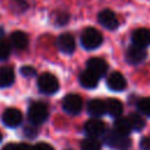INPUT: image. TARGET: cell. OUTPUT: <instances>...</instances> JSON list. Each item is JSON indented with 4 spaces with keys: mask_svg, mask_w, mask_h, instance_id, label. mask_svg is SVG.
I'll return each instance as SVG.
<instances>
[{
    "mask_svg": "<svg viewBox=\"0 0 150 150\" xmlns=\"http://www.w3.org/2000/svg\"><path fill=\"white\" fill-rule=\"evenodd\" d=\"M87 110L88 112L94 116V117H100L102 115H104L107 112V107H105V102L100 100V98H94L90 100L87 104Z\"/></svg>",
    "mask_w": 150,
    "mask_h": 150,
    "instance_id": "obj_14",
    "label": "cell"
},
{
    "mask_svg": "<svg viewBox=\"0 0 150 150\" xmlns=\"http://www.w3.org/2000/svg\"><path fill=\"white\" fill-rule=\"evenodd\" d=\"M139 146L142 150H150V135L142 137V139L139 142Z\"/></svg>",
    "mask_w": 150,
    "mask_h": 150,
    "instance_id": "obj_27",
    "label": "cell"
},
{
    "mask_svg": "<svg viewBox=\"0 0 150 150\" xmlns=\"http://www.w3.org/2000/svg\"><path fill=\"white\" fill-rule=\"evenodd\" d=\"M11 52H12V43L1 38L0 39V60H6L9 55H11Z\"/></svg>",
    "mask_w": 150,
    "mask_h": 150,
    "instance_id": "obj_22",
    "label": "cell"
},
{
    "mask_svg": "<svg viewBox=\"0 0 150 150\" xmlns=\"http://www.w3.org/2000/svg\"><path fill=\"white\" fill-rule=\"evenodd\" d=\"M69 20V15L67 13H60L56 15V23L62 26V25H66Z\"/></svg>",
    "mask_w": 150,
    "mask_h": 150,
    "instance_id": "obj_26",
    "label": "cell"
},
{
    "mask_svg": "<svg viewBox=\"0 0 150 150\" xmlns=\"http://www.w3.org/2000/svg\"><path fill=\"white\" fill-rule=\"evenodd\" d=\"M2 34H4V30H2V28H0V39H1V36H2Z\"/></svg>",
    "mask_w": 150,
    "mask_h": 150,
    "instance_id": "obj_29",
    "label": "cell"
},
{
    "mask_svg": "<svg viewBox=\"0 0 150 150\" xmlns=\"http://www.w3.org/2000/svg\"><path fill=\"white\" fill-rule=\"evenodd\" d=\"M27 117L29 122L34 125L42 124L48 118V109L47 107L41 102H34L29 105Z\"/></svg>",
    "mask_w": 150,
    "mask_h": 150,
    "instance_id": "obj_3",
    "label": "cell"
},
{
    "mask_svg": "<svg viewBox=\"0 0 150 150\" xmlns=\"http://www.w3.org/2000/svg\"><path fill=\"white\" fill-rule=\"evenodd\" d=\"M145 57H146V50H145V48L138 47L136 45H131L128 48L127 53H125V59L131 64H138L142 61H144Z\"/></svg>",
    "mask_w": 150,
    "mask_h": 150,
    "instance_id": "obj_9",
    "label": "cell"
},
{
    "mask_svg": "<svg viewBox=\"0 0 150 150\" xmlns=\"http://www.w3.org/2000/svg\"><path fill=\"white\" fill-rule=\"evenodd\" d=\"M132 45H136L142 48L150 46V29L148 28H137L131 34Z\"/></svg>",
    "mask_w": 150,
    "mask_h": 150,
    "instance_id": "obj_10",
    "label": "cell"
},
{
    "mask_svg": "<svg viewBox=\"0 0 150 150\" xmlns=\"http://www.w3.org/2000/svg\"><path fill=\"white\" fill-rule=\"evenodd\" d=\"M114 130L117 131V132L121 134V135L128 136V135L130 134V131L132 130L128 117H121V116L117 117V118L115 120V123H114Z\"/></svg>",
    "mask_w": 150,
    "mask_h": 150,
    "instance_id": "obj_19",
    "label": "cell"
},
{
    "mask_svg": "<svg viewBox=\"0 0 150 150\" xmlns=\"http://www.w3.org/2000/svg\"><path fill=\"white\" fill-rule=\"evenodd\" d=\"M57 47L59 49L64 53V54H71L75 50L76 43H75V39L73 38L71 34L69 33H63L57 38Z\"/></svg>",
    "mask_w": 150,
    "mask_h": 150,
    "instance_id": "obj_11",
    "label": "cell"
},
{
    "mask_svg": "<svg viewBox=\"0 0 150 150\" xmlns=\"http://www.w3.org/2000/svg\"><path fill=\"white\" fill-rule=\"evenodd\" d=\"M2 122L6 127L16 128L22 122V114L16 108H8L2 114Z\"/></svg>",
    "mask_w": 150,
    "mask_h": 150,
    "instance_id": "obj_6",
    "label": "cell"
},
{
    "mask_svg": "<svg viewBox=\"0 0 150 150\" xmlns=\"http://www.w3.org/2000/svg\"><path fill=\"white\" fill-rule=\"evenodd\" d=\"M33 150H54V148L48 143L40 142V143H38L33 146Z\"/></svg>",
    "mask_w": 150,
    "mask_h": 150,
    "instance_id": "obj_28",
    "label": "cell"
},
{
    "mask_svg": "<svg viewBox=\"0 0 150 150\" xmlns=\"http://www.w3.org/2000/svg\"><path fill=\"white\" fill-rule=\"evenodd\" d=\"M137 109L145 116L150 117V97H143L137 101Z\"/></svg>",
    "mask_w": 150,
    "mask_h": 150,
    "instance_id": "obj_23",
    "label": "cell"
},
{
    "mask_svg": "<svg viewBox=\"0 0 150 150\" xmlns=\"http://www.w3.org/2000/svg\"><path fill=\"white\" fill-rule=\"evenodd\" d=\"M98 76L93 73L91 70L87 69V70H83L81 74H80V83L84 87V88H88V89H93V88H96L97 83H98Z\"/></svg>",
    "mask_w": 150,
    "mask_h": 150,
    "instance_id": "obj_15",
    "label": "cell"
},
{
    "mask_svg": "<svg viewBox=\"0 0 150 150\" xmlns=\"http://www.w3.org/2000/svg\"><path fill=\"white\" fill-rule=\"evenodd\" d=\"M98 22L107 29L114 30L118 27V19L116 16V14L111 11V9H103L98 13L97 16Z\"/></svg>",
    "mask_w": 150,
    "mask_h": 150,
    "instance_id": "obj_7",
    "label": "cell"
},
{
    "mask_svg": "<svg viewBox=\"0 0 150 150\" xmlns=\"http://www.w3.org/2000/svg\"><path fill=\"white\" fill-rule=\"evenodd\" d=\"M105 107H107V112L112 117L117 118L123 112V105L121 101L117 98H108L105 101Z\"/></svg>",
    "mask_w": 150,
    "mask_h": 150,
    "instance_id": "obj_18",
    "label": "cell"
},
{
    "mask_svg": "<svg viewBox=\"0 0 150 150\" xmlns=\"http://www.w3.org/2000/svg\"><path fill=\"white\" fill-rule=\"evenodd\" d=\"M84 131L89 137H98L105 134V124L98 118H91L84 124Z\"/></svg>",
    "mask_w": 150,
    "mask_h": 150,
    "instance_id": "obj_8",
    "label": "cell"
},
{
    "mask_svg": "<svg viewBox=\"0 0 150 150\" xmlns=\"http://www.w3.org/2000/svg\"><path fill=\"white\" fill-rule=\"evenodd\" d=\"M128 120H129V122H130V125H131L132 130L139 131V130H142V129L144 128V125H145V122H144V120L142 118V116L138 115V114H136V112L130 114V115L128 116Z\"/></svg>",
    "mask_w": 150,
    "mask_h": 150,
    "instance_id": "obj_21",
    "label": "cell"
},
{
    "mask_svg": "<svg viewBox=\"0 0 150 150\" xmlns=\"http://www.w3.org/2000/svg\"><path fill=\"white\" fill-rule=\"evenodd\" d=\"M87 69L95 73L98 77L105 75L108 70V63L101 57H91L87 61Z\"/></svg>",
    "mask_w": 150,
    "mask_h": 150,
    "instance_id": "obj_13",
    "label": "cell"
},
{
    "mask_svg": "<svg viewBox=\"0 0 150 150\" xmlns=\"http://www.w3.org/2000/svg\"><path fill=\"white\" fill-rule=\"evenodd\" d=\"M107 86L114 91H122L127 87V81L120 71H112L107 79Z\"/></svg>",
    "mask_w": 150,
    "mask_h": 150,
    "instance_id": "obj_12",
    "label": "cell"
},
{
    "mask_svg": "<svg viewBox=\"0 0 150 150\" xmlns=\"http://www.w3.org/2000/svg\"><path fill=\"white\" fill-rule=\"evenodd\" d=\"M1 139H2V134L0 132V141H1Z\"/></svg>",
    "mask_w": 150,
    "mask_h": 150,
    "instance_id": "obj_30",
    "label": "cell"
},
{
    "mask_svg": "<svg viewBox=\"0 0 150 150\" xmlns=\"http://www.w3.org/2000/svg\"><path fill=\"white\" fill-rule=\"evenodd\" d=\"M14 79H15V74L13 67L11 66L0 67V88L11 86L14 82Z\"/></svg>",
    "mask_w": 150,
    "mask_h": 150,
    "instance_id": "obj_16",
    "label": "cell"
},
{
    "mask_svg": "<svg viewBox=\"0 0 150 150\" xmlns=\"http://www.w3.org/2000/svg\"><path fill=\"white\" fill-rule=\"evenodd\" d=\"M38 87L40 89L41 93L47 94V95H52L55 94L60 86H59V80L56 79L55 75L50 74V73H43L39 76L38 79Z\"/></svg>",
    "mask_w": 150,
    "mask_h": 150,
    "instance_id": "obj_4",
    "label": "cell"
},
{
    "mask_svg": "<svg viewBox=\"0 0 150 150\" xmlns=\"http://www.w3.org/2000/svg\"><path fill=\"white\" fill-rule=\"evenodd\" d=\"M103 42V36L100 30L94 27L86 28L81 34V43L86 49H96Z\"/></svg>",
    "mask_w": 150,
    "mask_h": 150,
    "instance_id": "obj_1",
    "label": "cell"
},
{
    "mask_svg": "<svg viewBox=\"0 0 150 150\" xmlns=\"http://www.w3.org/2000/svg\"><path fill=\"white\" fill-rule=\"evenodd\" d=\"M104 142L109 148L116 150H127L131 145V141L128 136L121 135L115 130H110L104 134Z\"/></svg>",
    "mask_w": 150,
    "mask_h": 150,
    "instance_id": "obj_2",
    "label": "cell"
},
{
    "mask_svg": "<svg viewBox=\"0 0 150 150\" xmlns=\"http://www.w3.org/2000/svg\"><path fill=\"white\" fill-rule=\"evenodd\" d=\"M11 43L14 48L19 50H23L28 46V36L26 33L21 30H15L11 35Z\"/></svg>",
    "mask_w": 150,
    "mask_h": 150,
    "instance_id": "obj_17",
    "label": "cell"
},
{
    "mask_svg": "<svg viewBox=\"0 0 150 150\" xmlns=\"http://www.w3.org/2000/svg\"><path fill=\"white\" fill-rule=\"evenodd\" d=\"M83 102L80 95L77 94H68L63 100H62V108L66 112L75 115L79 114L82 109Z\"/></svg>",
    "mask_w": 150,
    "mask_h": 150,
    "instance_id": "obj_5",
    "label": "cell"
},
{
    "mask_svg": "<svg viewBox=\"0 0 150 150\" xmlns=\"http://www.w3.org/2000/svg\"><path fill=\"white\" fill-rule=\"evenodd\" d=\"M2 150H33V146L26 143H9L5 145Z\"/></svg>",
    "mask_w": 150,
    "mask_h": 150,
    "instance_id": "obj_24",
    "label": "cell"
},
{
    "mask_svg": "<svg viewBox=\"0 0 150 150\" xmlns=\"http://www.w3.org/2000/svg\"><path fill=\"white\" fill-rule=\"evenodd\" d=\"M20 73H21V75L25 76V77H27V76L32 77V76L35 75L36 71H35V69H34L32 66H23V67H21Z\"/></svg>",
    "mask_w": 150,
    "mask_h": 150,
    "instance_id": "obj_25",
    "label": "cell"
},
{
    "mask_svg": "<svg viewBox=\"0 0 150 150\" xmlns=\"http://www.w3.org/2000/svg\"><path fill=\"white\" fill-rule=\"evenodd\" d=\"M82 150H101V142L96 137H87L81 142Z\"/></svg>",
    "mask_w": 150,
    "mask_h": 150,
    "instance_id": "obj_20",
    "label": "cell"
}]
</instances>
